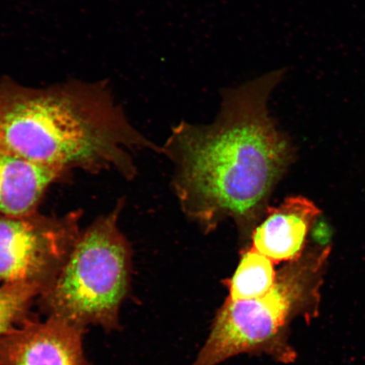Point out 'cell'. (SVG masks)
<instances>
[{"label":"cell","mask_w":365,"mask_h":365,"mask_svg":"<svg viewBox=\"0 0 365 365\" xmlns=\"http://www.w3.org/2000/svg\"><path fill=\"white\" fill-rule=\"evenodd\" d=\"M81 212L63 217L0 214V284H25L43 290L78 241Z\"/></svg>","instance_id":"5"},{"label":"cell","mask_w":365,"mask_h":365,"mask_svg":"<svg viewBox=\"0 0 365 365\" xmlns=\"http://www.w3.org/2000/svg\"><path fill=\"white\" fill-rule=\"evenodd\" d=\"M274 262L254 248L244 250L238 267L228 282L231 300H247L266 294L275 284Z\"/></svg>","instance_id":"9"},{"label":"cell","mask_w":365,"mask_h":365,"mask_svg":"<svg viewBox=\"0 0 365 365\" xmlns=\"http://www.w3.org/2000/svg\"><path fill=\"white\" fill-rule=\"evenodd\" d=\"M85 328L61 319H27L0 337V365H89Z\"/></svg>","instance_id":"6"},{"label":"cell","mask_w":365,"mask_h":365,"mask_svg":"<svg viewBox=\"0 0 365 365\" xmlns=\"http://www.w3.org/2000/svg\"><path fill=\"white\" fill-rule=\"evenodd\" d=\"M331 252L330 245L309 247L277 272L266 294L247 300L227 299L192 365H217L234 356L254 353L292 361L295 354L287 333L296 318L318 316Z\"/></svg>","instance_id":"3"},{"label":"cell","mask_w":365,"mask_h":365,"mask_svg":"<svg viewBox=\"0 0 365 365\" xmlns=\"http://www.w3.org/2000/svg\"><path fill=\"white\" fill-rule=\"evenodd\" d=\"M40 293L35 285L0 284V337L29 318L31 304Z\"/></svg>","instance_id":"10"},{"label":"cell","mask_w":365,"mask_h":365,"mask_svg":"<svg viewBox=\"0 0 365 365\" xmlns=\"http://www.w3.org/2000/svg\"><path fill=\"white\" fill-rule=\"evenodd\" d=\"M163 153L135 129L107 82L70 81L46 88L0 79V150L68 173L113 171L132 180V153Z\"/></svg>","instance_id":"2"},{"label":"cell","mask_w":365,"mask_h":365,"mask_svg":"<svg viewBox=\"0 0 365 365\" xmlns=\"http://www.w3.org/2000/svg\"><path fill=\"white\" fill-rule=\"evenodd\" d=\"M321 214L312 200L292 196L267 210L251 232V247L276 264L289 263L304 253L309 232Z\"/></svg>","instance_id":"7"},{"label":"cell","mask_w":365,"mask_h":365,"mask_svg":"<svg viewBox=\"0 0 365 365\" xmlns=\"http://www.w3.org/2000/svg\"><path fill=\"white\" fill-rule=\"evenodd\" d=\"M286 72L280 68L222 89L215 121L182 122L163 145L175 165L173 186L182 211L204 232L232 219L247 237L266 213L272 190L294 158L289 140L268 109Z\"/></svg>","instance_id":"1"},{"label":"cell","mask_w":365,"mask_h":365,"mask_svg":"<svg viewBox=\"0 0 365 365\" xmlns=\"http://www.w3.org/2000/svg\"><path fill=\"white\" fill-rule=\"evenodd\" d=\"M67 173L0 150V214L25 216L38 212L46 191Z\"/></svg>","instance_id":"8"},{"label":"cell","mask_w":365,"mask_h":365,"mask_svg":"<svg viewBox=\"0 0 365 365\" xmlns=\"http://www.w3.org/2000/svg\"><path fill=\"white\" fill-rule=\"evenodd\" d=\"M123 202L81 232L56 277L38 295L48 317L114 330L130 286L132 251L118 227Z\"/></svg>","instance_id":"4"}]
</instances>
